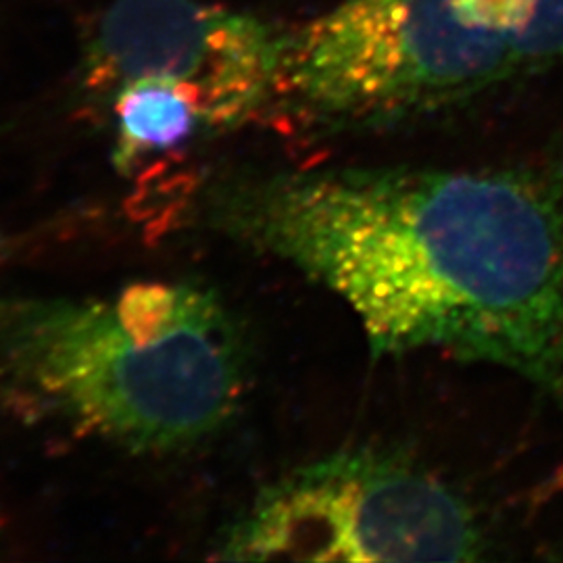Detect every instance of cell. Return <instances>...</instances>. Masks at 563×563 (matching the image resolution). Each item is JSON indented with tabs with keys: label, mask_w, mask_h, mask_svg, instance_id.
<instances>
[{
	"label": "cell",
	"mask_w": 563,
	"mask_h": 563,
	"mask_svg": "<svg viewBox=\"0 0 563 563\" xmlns=\"http://www.w3.org/2000/svg\"><path fill=\"white\" fill-rule=\"evenodd\" d=\"M563 490V465L551 476V481L544 486V493L547 495H553V493H562Z\"/></svg>",
	"instance_id": "ba28073f"
},
{
	"label": "cell",
	"mask_w": 563,
	"mask_h": 563,
	"mask_svg": "<svg viewBox=\"0 0 563 563\" xmlns=\"http://www.w3.org/2000/svg\"><path fill=\"white\" fill-rule=\"evenodd\" d=\"M244 374L239 325L195 282H136L115 301H0V393L11 405L139 453L222 430Z\"/></svg>",
	"instance_id": "7a4b0ae2"
},
{
	"label": "cell",
	"mask_w": 563,
	"mask_h": 563,
	"mask_svg": "<svg viewBox=\"0 0 563 563\" xmlns=\"http://www.w3.org/2000/svg\"><path fill=\"white\" fill-rule=\"evenodd\" d=\"M516 71L514 41L481 27L465 0H344L286 34L274 102L325 130L384 128Z\"/></svg>",
	"instance_id": "3957f363"
},
{
	"label": "cell",
	"mask_w": 563,
	"mask_h": 563,
	"mask_svg": "<svg viewBox=\"0 0 563 563\" xmlns=\"http://www.w3.org/2000/svg\"><path fill=\"white\" fill-rule=\"evenodd\" d=\"M195 213L346 302L374 357L495 365L563 411V159L232 172Z\"/></svg>",
	"instance_id": "6da1fadb"
},
{
	"label": "cell",
	"mask_w": 563,
	"mask_h": 563,
	"mask_svg": "<svg viewBox=\"0 0 563 563\" xmlns=\"http://www.w3.org/2000/svg\"><path fill=\"white\" fill-rule=\"evenodd\" d=\"M520 71L563 57V0H537L534 13L516 38Z\"/></svg>",
	"instance_id": "52a82bcc"
},
{
	"label": "cell",
	"mask_w": 563,
	"mask_h": 563,
	"mask_svg": "<svg viewBox=\"0 0 563 563\" xmlns=\"http://www.w3.org/2000/svg\"><path fill=\"white\" fill-rule=\"evenodd\" d=\"M486 534L474 507L420 465L351 449L260 490L225 526L213 560L476 562Z\"/></svg>",
	"instance_id": "277c9868"
},
{
	"label": "cell",
	"mask_w": 563,
	"mask_h": 563,
	"mask_svg": "<svg viewBox=\"0 0 563 563\" xmlns=\"http://www.w3.org/2000/svg\"><path fill=\"white\" fill-rule=\"evenodd\" d=\"M286 34L230 7L202 0H115L84 63L92 92L139 78H169L201 95L209 130L257 118L280 81Z\"/></svg>",
	"instance_id": "5b68a950"
},
{
	"label": "cell",
	"mask_w": 563,
	"mask_h": 563,
	"mask_svg": "<svg viewBox=\"0 0 563 563\" xmlns=\"http://www.w3.org/2000/svg\"><path fill=\"white\" fill-rule=\"evenodd\" d=\"M118 146L113 162L130 172L151 153L174 151L192 141L197 130H209L201 95L178 80L139 78L113 95Z\"/></svg>",
	"instance_id": "8992f818"
}]
</instances>
